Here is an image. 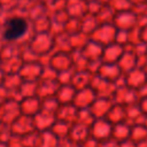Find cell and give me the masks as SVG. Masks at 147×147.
Masks as SVG:
<instances>
[{
	"mask_svg": "<svg viewBox=\"0 0 147 147\" xmlns=\"http://www.w3.org/2000/svg\"><path fill=\"white\" fill-rule=\"evenodd\" d=\"M28 30V23L22 17H11L5 23L3 37L7 40H16L21 38Z\"/></svg>",
	"mask_w": 147,
	"mask_h": 147,
	"instance_id": "cell-1",
	"label": "cell"
}]
</instances>
